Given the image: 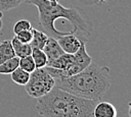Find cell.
I'll list each match as a JSON object with an SVG mask.
<instances>
[{"label":"cell","mask_w":131,"mask_h":117,"mask_svg":"<svg viewBox=\"0 0 131 117\" xmlns=\"http://www.w3.org/2000/svg\"><path fill=\"white\" fill-rule=\"evenodd\" d=\"M34 62H35V65H36V68H43L47 65V56L46 54L44 53L43 50L41 49H33L32 50V54H31Z\"/></svg>","instance_id":"obj_14"},{"label":"cell","mask_w":131,"mask_h":117,"mask_svg":"<svg viewBox=\"0 0 131 117\" xmlns=\"http://www.w3.org/2000/svg\"><path fill=\"white\" fill-rule=\"evenodd\" d=\"M32 33H33V39H32L30 45L32 46L33 49H41L42 50L48 40V36L44 32L38 31L33 27H32Z\"/></svg>","instance_id":"obj_10"},{"label":"cell","mask_w":131,"mask_h":117,"mask_svg":"<svg viewBox=\"0 0 131 117\" xmlns=\"http://www.w3.org/2000/svg\"><path fill=\"white\" fill-rule=\"evenodd\" d=\"M91 62L92 59L87 53L85 42L83 41L77 53H63L60 57L48 63L47 66H45V68L54 78L69 77L81 72Z\"/></svg>","instance_id":"obj_4"},{"label":"cell","mask_w":131,"mask_h":117,"mask_svg":"<svg viewBox=\"0 0 131 117\" xmlns=\"http://www.w3.org/2000/svg\"><path fill=\"white\" fill-rule=\"evenodd\" d=\"M18 67H20L25 71H28L29 73L33 72L36 69L35 62H34V60H33L31 55L23 57V58H19V65H18Z\"/></svg>","instance_id":"obj_15"},{"label":"cell","mask_w":131,"mask_h":117,"mask_svg":"<svg viewBox=\"0 0 131 117\" xmlns=\"http://www.w3.org/2000/svg\"><path fill=\"white\" fill-rule=\"evenodd\" d=\"M42 50L44 51V53L47 56V60H48L47 64L54 61L55 59H57L58 57H60L64 53L62 51V49L60 48L57 40L54 38H51V37H48V40H47V42H46V44Z\"/></svg>","instance_id":"obj_7"},{"label":"cell","mask_w":131,"mask_h":117,"mask_svg":"<svg viewBox=\"0 0 131 117\" xmlns=\"http://www.w3.org/2000/svg\"><path fill=\"white\" fill-rule=\"evenodd\" d=\"M14 38H16L19 42L25 43V44H30L32 39H33V33H32V28L29 31H23L20 33H17L14 35Z\"/></svg>","instance_id":"obj_18"},{"label":"cell","mask_w":131,"mask_h":117,"mask_svg":"<svg viewBox=\"0 0 131 117\" xmlns=\"http://www.w3.org/2000/svg\"><path fill=\"white\" fill-rule=\"evenodd\" d=\"M98 1H99V2H100V3H103V2H106V1H107V0H98Z\"/></svg>","instance_id":"obj_21"},{"label":"cell","mask_w":131,"mask_h":117,"mask_svg":"<svg viewBox=\"0 0 131 117\" xmlns=\"http://www.w3.org/2000/svg\"><path fill=\"white\" fill-rule=\"evenodd\" d=\"M10 41H11V45H12V48H13V51H14V54L16 57L23 58V57H26V56H29L32 54L33 48L30 44L21 43L14 37Z\"/></svg>","instance_id":"obj_9"},{"label":"cell","mask_w":131,"mask_h":117,"mask_svg":"<svg viewBox=\"0 0 131 117\" xmlns=\"http://www.w3.org/2000/svg\"><path fill=\"white\" fill-rule=\"evenodd\" d=\"M128 117H131V102L128 103Z\"/></svg>","instance_id":"obj_19"},{"label":"cell","mask_w":131,"mask_h":117,"mask_svg":"<svg viewBox=\"0 0 131 117\" xmlns=\"http://www.w3.org/2000/svg\"><path fill=\"white\" fill-rule=\"evenodd\" d=\"M97 102L54 86L47 95L37 99L36 109L43 117H93Z\"/></svg>","instance_id":"obj_3"},{"label":"cell","mask_w":131,"mask_h":117,"mask_svg":"<svg viewBox=\"0 0 131 117\" xmlns=\"http://www.w3.org/2000/svg\"><path fill=\"white\" fill-rule=\"evenodd\" d=\"M11 79L13 82H15L18 85H26L30 79V73L28 71H25L20 67H17L12 73H11Z\"/></svg>","instance_id":"obj_13"},{"label":"cell","mask_w":131,"mask_h":117,"mask_svg":"<svg viewBox=\"0 0 131 117\" xmlns=\"http://www.w3.org/2000/svg\"><path fill=\"white\" fill-rule=\"evenodd\" d=\"M107 66L90 63L81 72L55 78V86L68 93L93 101H100L111 86V72Z\"/></svg>","instance_id":"obj_2"},{"label":"cell","mask_w":131,"mask_h":117,"mask_svg":"<svg viewBox=\"0 0 131 117\" xmlns=\"http://www.w3.org/2000/svg\"><path fill=\"white\" fill-rule=\"evenodd\" d=\"M26 0H0V11H8L18 7Z\"/></svg>","instance_id":"obj_16"},{"label":"cell","mask_w":131,"mask_h":117,"mask_svg":"<svg viewBox=\"0 0 131 117\" xmlns=\"http://www.w3.org/2000/svg\"><path fill=\"white\" fill-rule=\"evenodd\" d=\"M32 28V24L29 20L27 19H19L17 20L14 24H13V27H12V31H13V34H17V33H20L23 31H29Z\"/></svg>","instance_id":"obj_17"},{"label":"cell","mask_w":131,"mask_h":117,"mask_svg":"<svg viewBox=\"0 0 131 117\" xmlns=\"http://www.w3.org/2000/svg\"><path fill=\"white\" fill-rule=\"evenodd\" d=\"M57 42H58L60 48L62 49V51L64 53L75 54L80 49L83 40L80 39V37H78L76 35L69 34V35H64V36L58 38L57 39Z\"/></svg>","instance_id":"obj_6"},{"label":"cell","mask_w":131,"mask_h":117,"mask_svg":"<svg viewBox=\"0 0 131 117\" xmlns=\"http://www.w3.org/2000/svg\"><path fill=\"white\" fill-rule=\"evenodd\" d=\"M26 2L37 7L40 26L48 37L57 40L64 35L71 34L69 32L59 31L54 26V22L58 18L69 20L73 25V33L76 36L80 34L83 41H85L83 38H86L87 40L91 35V23L83 10L76 7L67 8L60 5L57 1L51 0H26Z\"/></svg>","instance_id":"obj_1"},{"label":"cell","mask_w":131,"mask_h":117,"mask_svg":"<svg viewBox=\"0 0 131 117\" xmlns=\"http://www.w3.org/2000/svg\"><path fill=\"white\" fill-rule=\"evenodd\" d=\"M19 65V58L14 56L0 64V74H11Z\"/></svg>","instance_id":"obj_12"},{"label":"cell","mask_w":131,"mask_h":117,"mask_svg":"<svg viewBox=\"0 0 131 117\" xmlns=\"http://www.w3.org/2000/svg\"><path fill=\"white\" fill-rule=\"evenodd\" d=\"M55 86V78L43 68H36L30 73V79L25 85L27 94L31 98L39 99L47 95Z\"/></svg>","instance_id":"obj_5"},{"label":"cell","mask_w":131,"mask_h":117,"mask_svg":"<svg viewBox=\"0 0 131 117\" xmlns=\"http://www.w3.org/2000/svg\"><path fill=\"white\" fill-rule=\"evenodd\" d=\"M118 111L116 107L104 101H98L93 109V117H117Z\"/></svg>","instance_id":"obj_8"},{"label":"cell","mask_w":131,"mask_h":117,"mask_svg":"<svg viewBox=\"0 0 131 117\" xmlns=\"http://www.w3.org/2000/svg\"><path fill=\"white\" fill-rule=\"evenodd\" d=\"M51 1H57V0H51Z\"/></svg>","instance_id":"obj_23"},{"label":"cell","mask_w":131,"mask_h":117,"mask_svg":"<svg viewBox=\"0 0 131 117\" xmlns=\"http://www.w3.org/2000/svg\"><path fill=\"white\" fill-rule=\"evenodd\" d=\"M14 51L10 40H3L0 42V64L6 60L14 57Z\"/></svg>","instance_id":"obj_11"},{"label":"cell","mask_w":131,"mask_h":117,"mask_svg":"<svg viewBox=\"0 0 131 117\" xmlns=\"http://www.w3.org/2000/svg\"><path fill=\"white\" fill-rule=\"evenodd\" d=\"M2 15H3L2 14V11H0V18H2Z\"/></svg>","instance_id":"obj_22"},{"label":"cell","mask_w":131,"mask_h":117,"mask_svg":"<svg viewBox=\"0 0 131 117\" xmlns=\"http://www.w3.org/2000/svg\"><path fill=\"white\" fill-rule=\"evenodd\" d=\"M2 25H3V23H2V18H0V31L2 30Z\"/></svg>","instance_id":"obj_20"}]
</instances>
